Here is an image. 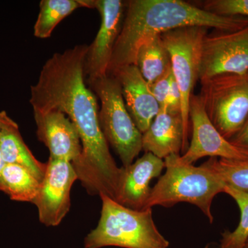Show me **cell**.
<instances>
[{
  "label": "cell",
  "instance_id": "1",
  "mask_svg": "<svg viewBox=\"0 0 248 248\" xmlns=\"http://www.w3.org/2000/svg\"><path fill=\"white\" fill-rule=\"evenodd\" d=\"M89 46L78 45L53 54L31 88L33 112L57 110L76 127L81 143L79 161L73 164L78 180L91 195L115 200L123 169L111 155L99 121L97 97L87 86L84 63Z\"/></svg>",
  "mask_w": 248,
  "mask_h": 248
},
{
  "label": "cell",
  "instance_id": "2",
  "mask_svg": "<svg viewBox=\"0 0 248 248\" xmlns=\"http://www.w3.org/2000/svg\"><path fill=\"white\" fill-rule=\"evenodd\" d=\"M247 25L248 18L218 16L182 0L127 1L108 76L121 67L135 65L140 47L167 31L188 27L233 31Z\"/></svg>",
  "mask_w": 248,
  "mask_h": 248
},
{
  "label": "cell",
  "instance_id": "3",
  "mask_svg": "<svg viewBox=\"0 0 248 248\" xmlns=\"http://www.w3.org/2000/svg\"><path fill=\"white\" fill-rule=\"evenodd\" d=\"M180 156L171 155L164 159L166 172L152 187L145 210L156 205L170 208L185 202L200 208L212 223V203L226 185L211 170L203 165L184 164Z\"/></svg>",
  "mask_w": 248,
  "mask_h": 248
},
{
  "label": "cell",
  "instance_id": "4",
  "mask_svg": "<svg viewBox=\"0 0 248 248\" xmlns=\"http://www.w3.org/2000/svg\"><path fill=\"white\" fill-rule=\"evenodd\" d=\"M99 197L102 202L100 218L85 238V248H169V241L155 224L152 208L133 210L108 196Z\"/></svg>",
  "mask_w": 248,
  "mask_h": 248
},
{
  "label": "cell",
  "instance_id": "5",
  "mask_svg": "<svg viewBox=\"0 0 248 248\" xmlns=\"http://www.w3.org/2000/svg\"><path fill=\"white\" fill-rule=\"evenodd\" d=\"M88 84L100 101L99 121L104 137L127 167L142 151V133L127 110L120 85L112 76Z\"/></svg>",
  "mask_w": 248,
  "mask_h": 248
},
{
  "label": "cell",
  "instance_id": "6",
  "mask_svg": "<svg viewBox=\"0 0 248 248\" xmlns=\"http://www.w3.org/2000/svg\"><path fill=\"white\" fill-rule=\"evenodd\" d=\"M200 94L209 119L231 140L248 120V74H225L202 83Z\"/></svg>",
  "mask_w": 248,
  "mask_h": 248
},
{
  "label": "cell",
  "instance_id": "7",
  "mask_svg": "<svg viewBox=\"0 0 248 248\" xmlns=\"http://www.w3.org/2000/svg\"><path fill=\"white\" fill-rule=\"evenodd\" d=\"M208 28H179L161 34L170 58L173 78L182 94V117L186 148L190 131V102L196 83L200 80L204 38Z\"/></svg>",
  "mask_w": 248,
  "mask_h": 248
},
{
  "label": "cell",
  "instance_id": "8",
  "mask_svg": "<svg viewBox=\"0 0 248 248\" xmlns=\"http://www.w3.org/2000/svg\"><path fill=\"white\" fill-rule=\"evenodd\" d=\"M225 74H248V25L236 31H217L204 38L201 83Z\"/></svg>",
  "mask_w": 248,
  "mask_h": 248
},
{
  "label": "cell",
  "instance_id": "9",
  "mask_svg": "<svg viewBox=\"0 0 248 248\" xmlns=\"http://www.w3.org/2000/svg\"><path fill=\"white\" fill-rule=\"evenodd\" d=\"M126 1L122 0H91V9H97L101 25L95 38L89 46L84 63L86 82L108 76L114 47L122 30Z\"/></svg>",
  "mask_w": 248,
  "mask_h": 248
},
{
  "label": "cell",
  "instance_id": "10",
  "mask_svg": "<svg viewBox=\"0 0 248 248\" xmlns=\"http://www.w3.org/2000/svg\"><path fill=\"white\" fill-rule=\"evenodd\" d=\"M78 180L72 163L49 157L45 175L33 204L38 211L39 220L48 227L58 226L71 208V192Z\"/></svg>",
  "mask_w": 248,
  "mask_h": 248
},
{
  "label": "cell",
  "instance_id": "11",
  "mask_svg": "<svg viewBox=\"0 0 248 248\" xmlns=\"http://www.w3.org/2000/svg\"><path fill=\"white\" fill-rule=\"evenodd\" d=\"M189 117L192 140L181 161L193 164L205 156L227 159H248V154L223 138L209 119L200 95L191 97Z\"/></svg>",
  "mask_w": 248,
  "mask_h": 248
},
{
  "label": "cell",
  "instance_id": "12",
  "mask_svg": "<svg viewBox=\"0 0 248 248\" xmlns=\"http://www.w3.org/2000/svg\"><path fill=\"white\" fill-rule=\"evenodd\" d=\"M37 137L50 152L49 157L75 164L81 154L79 133L63 112L57 110L33 112Z\"/></svg>",
  "mask_w": 248,
  "mask_h": 248
},
{
  "label": "cell",
  "instance_id": "13",
  "mask_svg": "<svg viewBox=\"0 0 248 248\" xmlns=\"http://www.w3.org/2000/svg\"><path fill=\"white\" fill-rule=\"evenodd\" d=\"M110 76H113L120 84L127 110L143 134L160 110L149 84L135 65L121 67Z\"/></svg>",
  "mask_w": 248,
  "mask_h": 248
},
{
  "label": "cell",
  "instance_id": "14",
  "mask_svg": "<svg viewBox=\"0 0 248 248\" xmlns=\"http://www.w3.org/2000/svg\"><path fill=\"white\" fill-rule=\"evenodd\" d=\"M165 169L164 160L145 153L135 162L122 167V178L116 202L133 210H145L151 195V182Z\"/></svg>",
  "mask_w": 248,
  "mask_h": 248
},
{
  "label": "cell",
  "instance_id": "15",
  "mask_svg": "<svg viewBox=\"0 0 248 248\" xmlns=\"http://www.w3.org/2000/svg\"><path fill=\"white\" fill-rule=\"evenodd\" d=\"M186 150L182 114L160 109L149 128L142 134V151L165 159Z\"/></svg>",
  "mask_w": 248,
  "mask_h": 248
},
{
  "label": "cell",
  "instance_id": "16",
  "mask_svg": "<svg viewBox=\"0 0 248 248\" xmlns=\"http://www.w3.org/2000/svg\"><path fill=\"white\" fill-rule=\"evenodd\" d=\"M135 65L149 85L170 71V58L161 35L156 36L140 47Z\"/></svg>",
  "mask_w": 248,
  "mask_h": 248
},
{
  "label": "cell",
  "instance_id": "17",
  "mask_svg": "<svg viewBox=\"0 0 248 248\" xmlns=\"http://www.w3.org/2000/svg\"><path fill=\"white\" fill-rule=\"evenodd\" d=\"M0 149L6 164H16L30 171L40 182L45 175L46 163L40 162L26 144L19 128L6 132L0 138Z\"/></svg>",
  "mask_w": 248,
  "mask_h": 248
},
{
  "label": "cell",
  "instance_id": "18",
  "mask_svg": "<svg viewBox=\"0 0 248 248\" xmlns=\"http://www.w3.org/2000/svg\"><path fill=\"white\" fill-rule=\"evenodd\" d=\"M2 192L13 201L33 203L41 182L25 168L6 164L1 175Z\"/></svg>",
  "mask_w": 248,
  "mask_h": 248
},
{
  "label": "cell",
  "instance_id": "19",
  "mask_svg": "<svg viewBox=\"0 0 248 248\" xmlns=\"http://www.w3.org/2000/svg\"><path fill=\"white\" fill-rule=\"evenodd\" d=\"M79 8H84L82 0H42L34 35L37 38H48L64 18Z\"/></svg>",
  "mask_w": 248,
  "mask_h": 248
},
{
  "label": "cell",
  "instance_id": "20",
  "mask_svg": "<svg viewBox=\"0 0 248 248\" xmlns=\"http://www.w3.org/2000/svg\"><path fill=\"white\" fill-rule=\"evenodd\" d=\"M202 165L215 172L226 186L248 192V159L210 157Z\"/></svg>",
  "mask_w": 248,
  "mask_h": 248
},
{
  "label": "cell",
  "instance_id": "21",
  "mask_svg": "<svg viewBox=\"0 0 248 248\" xmlns=\"http://www.w3.org/2000/svg\"><path fill=\"white\" fill-rule=\"evenodd\" d=\"M223 192L236 202L241 212L237 228L233 232L226 231L217 248H244L248 240V192L226 186Z\"/></svg>",
  "mask_w": 248,
  "mask_h": 248
},
{
  "label": "cell",
  "instance_id": "22",
  "mask_svg": "<svg viewBox=\"0 0 248 248\" xmlns=\"http://www.w3.org/2000/svg\"><path fill=\"white\" fill-rule=\"evenodd\" d=\"M202 9L218 16L248 18V0H208Z\"/></svg>",
  "mask_w": 248,
  "mask_h": 248
},
{
  "label": "cell",
  "instance_id": "23",
  "mask_svg": "<svg viewBox=\"0 0 248 248\" xmlns=\"http://www.w3.org/2000/svg\"><path fill=\"white\" fill-rule=\"evenodd\" d=\"M172 78V69H171L164 76L156 79L154 83L149 85L152 94L159 104L160 109L163 108L166 106V99L169 94Z\"/></svg>",
  "mask_w": 248,
  "mask_h": 248
},
{
  "label": "cell",
  "instance_id": "24",
  "mask_svg": "<svg viewBox=\"0 0 248 248\" xmlns=\"http://www.w3.org/2000/svg\"><path fill=\"white\" fill-rule=\"evenodd\" d=\"M163 108L168 109L172 112H181L182 114V94L174 78H172L171 81L166 106Z\"/></svg>",
  "mask_w": 248,
  "mask_h": 248
},
{
  "label": "cell",
  "instance_id": "25",
  "mask_svg": "<svg viewBox=\"0 0 248 248\" xmlns=\"http://www.w3.org/2000/svg\"><path fill=\"white\" fill-rule=\"evenodd\" d=\"M230 141L236 148L248 154V120Z\"/></svg>",
  "mask_w": 248,
  "mask_h": 248
},
{
  "label": "cell",
  "instance_id": "26",
  "mask_svg": "<svg viewBox=\"0 0 248 248\" xmlns=\"http://www.w3.org/2000/svg\"><path fill=\"white\" fill-rule=\"evenodd\" d=\"M17 128H19L17 124L8 115L6 111H0V138L6 132Z\"/></svg>",
  "mask_w": 248,
  "mask_h": 248
},
{
  "label": "cell",
  "instance_id": "27",
  "mask_svg": "<svg viewBox=\"0 0 248 248\" xmlns=\"http://www.w3.org/2000/svg\"><path fill=\"white\" fill-rule=\"evenodd\" d=\"M4 158H3L2 153L0 149V191L2 192V184H1V175H2L3 170H4L5 166H6Z\"/></svg>",
  "mask_w": 248,
  "mask_h": 248
},
{
  "label": "cell",
  "instance_id": "28",
  "mask_svg": "<svg viewBox=\"0 0 248 248\" xmlns=\"http://www.w3.org/2000/svg\"><path fill=\"white\" fill-rule=\"evenodd\" d=\"M244 248H248V240L247 243H246V246H245Z\"/></svg>",
  "mask_w": 248,
  "mask_h": 248
}]
</instances>
